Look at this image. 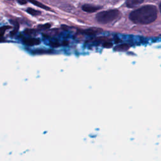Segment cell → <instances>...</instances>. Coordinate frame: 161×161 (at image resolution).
Instances as JSON below:
<instances>
[{"instance_id":"cell-1","label":"cell","mask_w":161,"mask_h":161,"mask_svg":"<svg viewBox=\"0 0 161 161\" xmlns=\"http://www.w3.org/2000/svg\"><path fill=\"white\" fill-rule=\"evenodd\" d=\"M157 17V10L155 7L146 5L133 12L129 16L132 22L136 24L146 25L153 22Z\"/></svg>"},{"instance_id":"cell-2","label":"cell","mask_w":161,"mask_h":161,"mask_svg":"<svg viewBox=\"0 0 161 161\" xmlns=\"http://www.w3.org/2000/svg\"><path fill=\"white\" fill-rule=\"evenodd\" d=\"M120 16V12L117 10H110L108 11L101 12L97 14L96 18L98 22L102 24L109 23Z\"/></svg>"},{"instance_id":"cell-3","label":"cell","mask_w":161,"mask_h":161,"mask_svg":"<svg viewBox=\"0 0 161 161\" xmlns=\"http://www.w3.org/2000/svg\"><path fill=\"white\" fill-rule=\"evenodd\" d=\"M23 42L29 46H32L38 45L40 43V41L39 39H35V38H29V39H24L23 40Z\"/></svg>"},{"instance_id":"cell-4","label":"cell","mask_w":161,"mask_h":161,"mask_svg":"<svg viewBox=\"0 0 161 161\" xmlns=\"http://www.w3.org/2000/svg\"><path fill=\"white\" fill-rule=\"evenodd\" d=\"M100 8H101V7H95V6H93V5H85L82 7L83 10L87 13H94V12H96V11H98V10H100Z\"/></svg>"},{"instance_id":"cell-5","label":"cell","mask_w":161,"mask_h":161,"mask_svg":"<svg viewBox=\"0 0 161 161\" xmlns=\"http://www.w3.org/2000/svg\"><path fill=\"white\" fill-rule=\"evenodd\" d=\"M144 2V0H127L126 3L128 8H134Z\"/></svg>"},{"instance_id":"cell-6","label":"cell","mask_w":161,"mask_h":161,"mask_svg":"<svg viewBox=\"0 0 161 161\" xmlns=\"http://www.w3.org/2000/svg\"><path fill=\"white\" fill-rule=\"evenodd\" d=\"M101 32V29H97V28H92L90 29H87L83 31V34L87 35H94Z\"/></svg>"},{"instance_id":"cell-7","label":"cell","mask_w":161,"mask_h":161,"mask_svg":"<svg viewBox=\"0 0 161 161\" xmlns=\"http://www.w3.org/2000/svg\"><path fill=\"white\" fill-rule=\"evenodd\" d=\"M27 1L29 2H30L31 3L34 4V5H35V6H37V7L40 8L45 9V10H50V9L49 7H46L45 5L42 4L41 3H40V2H37V1H36V0H27Z\"/></svg>"},{"instance_id":"cell-8","label":"cell","mask_w":161,"mask_h":161,"mask_svg":"<svg viewBox=\"0 0 161 161\" xmlns=\"http://www.w3.org/2000/svg\"><path fill=\"white\" fill-rule=\"evenodd\" d=\"M27 12L29 13V14H30V15H33V16H37V15H40V12H39V11H37V10H34V9H32V8H28L27 10Z\"/></svg>"},{"instance_id":"cell-9","label":"cell","mask_w":161,"mask_h":161,"mask_svg":"<svg viewBox=\"0 0 161 161\" xmlns=\"http://www.w3.org/2000/svg\"><path fill=\"white\" fill-rule=\"evenodd\" d=\"M129 48V45H126V44H123V45H120L117 46L115 48V50H127Z\"/></svg>"},{"instance_id":"cell-10","label":"cell","mask_w":161,"mask_h":161,"mask_svg":"<svg viewBox=\"0 0 161 161\" xmlns=\"http://www.w3.org/2000/svg\"><path fill=\"white\" fill-rule=\"evenodd\" d=\"M12 22V23H13V24H14L15 25V29H14V30L11 33V34L12 35H15V34H16L17 33V32H18V28H19V26H18V23H17V22H14V21H12L11 22Z\"/></svg>"},{"instance_id":"cell-11","label":"cell","mask_w":161,"mask_h":161,"mask_svg":"<svg viewBox=\"0 0 161 161\" xmlns=\"http://www.w3.org/2000/svg\"><path fill=\"white\" fill-rule=\"evenodd\" d=\"M9 27H3L0 28V37H2V36H3L4 33L5 32V31L9 29Z\"/></svg>"},{"instance_id":"cell-12","label":"cell","mask_w":161,"mask_h":161,"mask_svg":"<svg viewBox=\"0 0 161 161\" xmlns=\"http://www.w3.org/2000/svg\"><path fill=\"white\" fill-rule=\"evenodd\" d=\"M34 32L35 31L34 30H30V29H27L25 31V34H26L27 35H32Z\"/></svg>"},{"instance_id":"cell-13","label":"cell","mask_w":161,"mask_h":161,"mask_svg":"<svg viewBox=\"0 0 161 161\" xmlns=\"http://www.w3.org/2000/svg\"><path fill=\"white\" fill-rule=\"evenodd\" d=\"M50 45L54 47H58V46H60V44L59 42H50Z\"/></svg>"},{"instance_id":"cell-14","label":"cell","mask_w":161,"mask_h":161,"mask_svg":"<svg viewBox=\"0 0 161 161\" xmlns=\"http://www.w3.org/2000/svg\"><path fill=\"white\" fill-rule=\"evenodd\" d=\"M17 1L20 5H25L27 3V0H17Z\"/></svg>"},{"instance_id":"cell-15","label":"cell","mask_w":161,"mask_h":161,"mask_svg":"<svg viewBox=\"0 0 161 161\" xmlns=\"http://www.w3.org/2000/svg\"><path fill=\"white\" fill-rule=\"evenodd\" d=\"M103 46H104L105 47H106V48H110V47H112V44L111 43H110V42H105V43L103 44Z\"/></svg>"},{"instance_id":"cell-16","label":"cell","mask_w":161,"mask_h":161,"mask_svg":"<svg viewBox=\"0 0 161 161\" xmlns=\"http://www.w3.org/2000/svg\"><path fill=\"white\" fill-rule=\"evenodd\" d=\"M159 8H160V12H161V3H160V6H159Z\"/></svg>"}]
</instances>
